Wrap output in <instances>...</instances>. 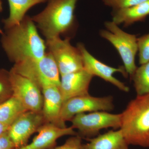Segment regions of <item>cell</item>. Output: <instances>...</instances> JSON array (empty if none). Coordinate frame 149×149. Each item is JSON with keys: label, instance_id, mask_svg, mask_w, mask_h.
I'll return each mask as SVG.
<instances>
[{"label": "cell", "instance_id": "484cf974", "mask_svg": "<svg viewBox=\"0 0 149 149\" xmlns=\"http://www.w3.org/2000/svg\"><path fill=\"white\" fill-rule=\"evenodd\" d=\"M2 0H0V12H1L3 10V5H2ZM4 32L3 30L0 28V34L2 35L3 34Z\"/></svg>", "mask_w": 149, "mask_h": 149}, {"label": "cell", "instance_id": "9a60e30c", "mask_svg": "<svg viewBox=\"0 0 149 149\" xmlns=\"http://www.w3.org/2000/svg\"><path fill=\"white\" fill-rule=\"evenodd\" d=\"M87 140L88 143L82 144L81 149H129L120 129L109 130Z\"/></svg>", "mask_w": 149, "mask_h": 149}, {"label": "cell", "instance_id": "30bf717a", "mask_svg": "<svg viewBox=\"0 0 149 149\" xmlns=\"http://www.w3.org/2000/svg\"><path fill=\"white\" fill-rule=\"evenodd\" d=\"M9 72L14 97L19 100L27 110L42 112L43 99L40 88L27 77L11 70Z\"/></svg>", "mask_w": 149, "mask_h": 149}, {"label": "cell", "instance_id": "44dd1931", "mask_svg": "<svg viewBox=\"0 0 149 149\" xmlns=\"http://www.w3.org/2000/svg\"><path fill=\"white\" fill-rule=\"evenodd\" d=\"M139 62L141 65L149 61V33L138 38Z\"/></svg>", "mask_w": 149, "mask_h": 149}, {"label": "cell", "instance_id": "7a4b0ae2", "mask_svg": "<svg viewBox=\"0 0 149 149\" xmlns=\"http://www.w3.org/2000/svg\"><path fill=\"white\" fill-rule=\"evenodd\" d=\"M78 1L47 0L44 10L31 17L46 40L60 37L74 27V11Z\"/></svg>", "mask_w": 149, "mask_h": 149}, {"label": "cell", "instance_id": "7c38bea8", "mask_svg": "<svg viewBox=\"0 0 149 149\" xmlns=\"http://www.w3.org/2000/svg\"><path fill=\"white\" fill-rule=\"evenodd\" d=\"M93 77L84 69L61 76L59 89L63 102L89 95V87Z\"/></svg>", "mask_w": 149, "mask_h": 149}, {"label": "cell", "instance_id": "2e32d148", "mask_svg": "<svg viewBox=\"0 0 149 149\" xmlns=\"http://www.w3.org/2000/svg\"><path fill=\"white\" fill-rule=\"evenodd\" d=\"M149 15V1L130 7L114 10L112 21L118 25L128 26L143 21Z\"/></svg>", "mask_w": 149, "mask_h": 149}, {"label": "cell", "instance_id": "ffe728a7", "mask_svg": "<svg viewBox=\"0 0 149 149\" xmlns=\"http://www.w3.org/2000/svg\"><path fill=\"white\" fill-rule=\"evenodd\" d=\"M13 96L10 72L4 69L0 70V104Z\"/></svg>", "mask_w": 149, "mask_h": 149}, {"label": "cell", "instance_id": "5bb4252c", "mask_svg": "<svg viewBox=\"0 0 149 149\" xmlns=\"http://www.w3.org/2000/svg\"><path fill=\"white\" fill-rule=\"evenodd\" d=\"M37 132L38 135L35 136L30 143L14 149H52L56 147L57 140L59 138L65 136L77 135L72 126L62 128L49 123L42 125Z\"/></svg>", "mask_w": 149, "mask_h": 149}, {"label": "cell", "instance_id": "5b68a950", "mask_svg": "<svg viewBox=\"0 0 149 149\" xmlns=\"http://www.w3.org/2000/svg\"><path fill=\"white\" fill-rule=\"evenodd\" d=\"M106 29L100 31L101 37L111 43L117 50L128 74L131 76L137 67L135 57L138 52V38L122 30L112 21L105 22Z\"/></svg>", "mask_w": 149, "mask_h": 149}, {"label": "cell", "instance_id": "d6986e66", "mask_svg": "<svg viewBox=\"0 0 149 149\" xmlns=\"http://www.w3.org/2000/svg\"><path fill=\"white\" fill-rule=\"evenodd\" d=\"M141 65L130 76L137 96L149 93V61Z\"/></svg>", "mask_w": 149, "mask_h": 149}, {"label": "cell", "instance_id": "52a82bcc", "mask_svg": "<svg viewBox=\"0 0 149 149\" xmlns=\"http://www.w3.org/2000/svg\"><path fill=\"white\" fill-rule=\"evenodd\" d=\"M70 40V37H60L46 40L47 49L53 57L61 76L84 69L81 52Z\"/></svg>", "mask_w": 149, "mask_h": 149}, {"label": "cell", "instance_id": "6da1fadb", "mask_svg": "<svg viewBox=\"0 0 149 149\" xmlns=\"http://www.w3.org/2000/svg\"><path fill=\"white\" fill-rule=\"evenodd\" d=\"M37 28L32 17L26 15L19 24L6 29L1 43L10 61L16 63L44 56L47 52L46 42L40 37Z\"/></svg>", "mask_w": 149, "mask_h": 149}, {"label": "cell", "instance_id": "3957f363", "mask_svg": "<svg viewBox=\"0 0 149 149\" xmlns=\"http://www.w3.org/2000/svg\"><path fill=\"white\" fill-rule=\"evenodd\" d=\"M121 114L120 129L129 145L149 148V93L137 96Z\"/></svg>", "mask_w": 149, "mask_h": 149}, {"label": "cell", "instance_id": "4fadbf2b", "mask_svg": "<svg viewBox=\"0 0 149 149\" xmlns=\"http://www.w3.org/2000/svg\"><path fill=\"white\" fill-rule=\"evenodd\" d=\"M43 106L42 113L47 123L62 128H66L65 123L62 120L61 111L63 102L58 86L49 85L42 89Z\"/></svg>", "mask_w": 149, "mask_h": 149}, {"label": "cell", "instance_id": "cb8c5ba5", "mask_svg": "<svg viewBox=\"0 0 149 149\" xmlns=\"http://www.w3.org/2000/svg\"><path fill=\"white\" fill-rule=\"evenodd\" d=\"M14 145L7 132L0 136V149H14Z\"/></svg>", "mask_w": 149, "mask_h": 149}, {"label": "cell", "instance_id": "8992f818", "mask_svg": "<svg viewBox=\"0 0 149 149\" xmlns=\"http://www.w3.org/2000/svg\"><path fill=\"white\" fill-rule=\"evenodd\" d=\"M70 121L72 127L78 130L77 135L88 140L97 136L102 129H120L121 114H113L105 111L83 113L74 116Z\"/></svg>", "mask_w": 149, "mask_h": 149}, {"label": "cell", "instance_id": "d4e9b609", "mask_svg": "<svg viewBox=\"0 0 149 149\" xmlns=\"http://www.w3.org/2000/svg\"><path fill=\"white\" fill-rule=\"evenodd\" d=\"M10 126L0 122V136L8 131Z\"/></svg>", "mask_w": 149, "mask_h": 149}, {"label": "cell", "instance_id": "e0dca14e", "mask_svg": "<svg viewBox=\"0 0 149 149\" xmlns=\"http://www.w3.org/2000/svg\"><path fill=\"white\" fill-rule=\"evenodd\" d=\"M9 6L8 17L3 19L5 29L17 25L26 16L27 11L33 6L47 0H8Z\"/></svg>", "mask_w": 149, "mask_h": 149}, {"label": "cell", "instance_id": "277c9868", "mask_svg": "<svg viewBox=\"0 0 149 149\" xmlns=\"http://www.w3.org/2000/svg\"><path fill=\"white\" fill-rule=\"evenodd\" d=\"M10 70L31 80L41 91L47 85H54L59 88L60 84L58 68L53 57L48 51L40 59L28 60L14 63Z\"/></svg>", "mask_w": 149, "mask_h": 149}, {"label": "cell", "instance_id": "603a6c76", "mask_svg": "<svg viewBox=\"0 0 149 149\" xmlns=\"http://www.w3.org/2000/svg\"><path fill=\"white\" fill-rule=\"evenodd\" d=\"M82 139L78 135L72 136L68 138L63 145L51 149H81Z\"/></svg>", "mask_w": 149, "mask_h": 149}, {"label": "cell", "instance_id": "ba28073f", "mask_svg": "<svg viewBox=\"0 0 149 149\" xmlns=\"http://www.w3.org/2000/svg\"><path fill=\"white\" fill-rule=\"evenodd\" d=\"M114 108L113 97L111 96L95 97L90 95L79 96L63 102L61 111L62 120L70 121L79 113L97 111H110Z\"/></svg>", "mask_w": 149, "mask_h": 149}, {"label": "cell", "instance_id": "ac0fdd59", "mask_svg": "<svg viewBox=\"0 0 149 149\" xmlns=\"http://www.w3.org/2000/svg\"><path fill=\"white\" fill-rule=\"evenodd\" d=\"M27 111L21 102L13 96L0 104V122L10 126L20 115Z\"/></svg>", "mask_w": 149, "mask_h": 149}, {"label": "cell", "instance_id": "8fae6325", "mask_svg": "<svg viewBox=\"0 0 149 149\" xmlns=\"http://www.w3.org/2000/svg\"><path fill=\"white\" fill-rule=\"evenodd\" d=\"M83 58L84 69L93 76H97L107 82L111 83L120 91L128 93L130 91L128 86L114 77L113 74L116 72L121 73L127 77L128 74L124 66L112 67L107 65L95 58L88 50L82 43L77 44Z\"/></svg>", "mask_w": 149, "mask_h": 149}, {"label": "cell", "instance_id": "9c48e42d", "mask_svg": "<svg viewBox=\"0 0 149 149\" xmlns=\"http://www.w3.org/2000/svg\"><path fill=\"white\" fill-rule=\"evenodd\" d=\"M42 112L27 111L20 115L10 126L8 133L15 148L24 146L32 134L46 123Z\"/></svg>", "mask_w": 149, "mask_h": 149}, {"label": "cell", "instance_id": "7402d4cb", "mask_svg": "<svg viewBox=\"0 0 149 149\" xmlns=\"http://www.w3.org/2000/svg\"><path fill=\"white\" fill-rule=\"evenodd\" d=\"M149 0H103L105 5L114 10L120 9L137 5Z\"/></svg>", "mask_w": 149, "mask_h": 149}]
</instances>
